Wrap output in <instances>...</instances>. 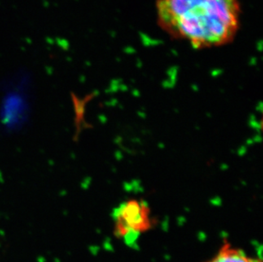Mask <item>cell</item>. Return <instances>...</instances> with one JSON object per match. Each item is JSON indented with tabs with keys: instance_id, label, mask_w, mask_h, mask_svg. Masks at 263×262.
<instances>
[{
	"instance_id": "1",
	"label": "cell",
	"mask_w": 263,
	"mask_h": 262,
	"mask_svg": "<svg viewBox=\"0 0 263 262\" xmlns=\"http://www.w3.org/2000/svg\"><path fill=\"white\" fill-rule=\"evenodd\" d=\"M238 0H159L162 28L196 49L230 42L239 26Z\"/></svg>"
},
{
	"instance_id": "2",
	"label": "cell",
	"mask_w": 263,
	"mask_h": 262,
	"mask_svg": "<svg viewBox=\"0 0 263 262\" xmlns=\"http://www.w3.org/2000/svg\"><path fill=\"white\" fill-rule=\"evenodd\" d=\"M112 218L115 236L129 246L154 227L151 209L144 200L124 201L115 209Z\"/></svg>"
},
{
	"instance_id": "3",
	"label": "cell",
	"mask_w": 263,
	"mask_h": 262,
	"mask_svg": "<svg viewBox=\"0 0 263 262\" xmlns=\"http://www.w3.org/2000/svg\"><path fill=\"white\" fill-rule=\"evenodd\" d=\"M204 262H261L248 255L239 248H236L229 242H224L217 252Z\"/></svg>"
}]
</instances>
